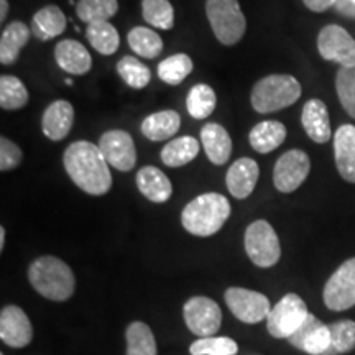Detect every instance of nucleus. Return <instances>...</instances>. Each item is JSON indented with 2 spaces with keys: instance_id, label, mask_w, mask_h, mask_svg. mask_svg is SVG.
Wrapping results in <instances>:
<instances>
[{
  "instance_id": "f257e3e1",
  "label": "nucleus",
  "mask_w": 355,
  "mask_h": 355,
  "mask_svg": "<svg viewBox=\"0 0 355 355\" xmlns=\"http://www.w3.org/2000/svg\"><path fill=\"white\" fill-rule=\"evenodd\" d=\"M63 165L73 183L91 196H104L112 188V175L99 145L79 140L63 155Z\"/></svg>"
},
{
  "instance_id": "f03ea898",
  "label": "nucleus",
  "mask_w": 355,
  "mask_h": 355,
  "mask_svg": "<svg viewBox=\"0 0 355 355\" xmlns=\"http://www.w3.org/2000/svg\"><path fill=\"white\" fill-rule=\"evenodd\" d=\"M232 214L229 199L219 193H204L189 201L181 212V224L191 235L211 237L224 227Z\"/></svg>"
},
{
  "instance_id": "7ed1b4c3",
  "label": "nucleus",
  "mask_w": 355,
  "mask_h": 355,
  "mask_svg": "<svg viewBox=\"0 0 355 355\" xmlns=\"http://www.w3.org/2000/svg\"><path fill=\"white\" fill-rule=\"evenodd\" d=\"M28 279L33 290L51 301H68L76 290V278L69 265L56 257L44 255L32 261Z\"/></svg>"
},
{
  "instance_id": "20e7f679",
  "label": "nucleus",
  "mask_w": 355,
  "mask_h": 355,
  "mask_svg": "<svg viewBox=\"0 0 355 355\" xmlns=\"http://www.w3.org/2000/svg\"><path fill=\"white\" fill-rule=\"evenodd\" d=\"M301 97V84L290 74H270L252 89V107L259 114L286 109Z\"/></svg>"
},
{
  "instance_id": "39448f33",
  "label": "nucleus",
  "mask_w": 355,
  "mask_h": 355,
  "mask_svg": "<svg viewBox=\"0 0 355 355\" xmlns=\"http://www.w3.org/2000/svg\"><path fill=\"white\" fill-rule=\"evenodd\" d=\"M206 15L216 38L225 46L241 42L247 30V20L239 0H207Z\"/></svg>"
},
{
  "instance_id": "423d86ee",
  "label": "nucleus",
  "mask_w": 355,
  "mask_h": 355,
  "mask_svg": "<svg viewBox=\"0 0 355 355\" xmlns=\"http://www.w3.org/2000/svg\"><path fill=\"white\" fill-rule=\"evenodd\" d=\"M308 306L296 293H288L273 306L266 318V329L275 339H290L308 318Z\"/></svg>"
},
{
  "instance_id": "0eeeda50",
  "label": "nucleus",
  "mask_w": 355,
  "mask_h": 355,
  "mask_svg": "<svg viewBox=\"0 0 355 355\" xmlns=\"http://www.w3.org/2000/svg\"><path fill=\"white\" fill-rule=\"evenodd\" d=\"M245 252L252 263L260 268L277 265L282 257V245L272 224L266 220H255L245 230Z\"/></svg>"
},
{
  "instance_id": "6e6552de",
  "label": "nucleus",
  "mask_w": 355,
  "mask_h": 355,
  "mask_svg": "<svg viewBox=\"0 0 355 355\" xmlns=\"http://www.w3.org/2000/svg\"><path fill=\"white\" fill-rule=\"evenodd\" d=\"M183 316L188 329L198 337H212L220 329L222 311L207 296H193L186 301Z\"/></svg>"
},
{
  "instance_id": "1a4fd4ad",
  "label": "nucleus",
  "mask_w": 355,
  "mask_h": 355,
  "mask_svg": "<svg viewBox=\"0 0 355 355\" xmlns=\"http://www.w3.org/2000/svg\"><path fill=\"white\" fill-rule=\"evenodd\" d=\"M324 304L331 311H347L355 306V257L345 260L331 278L322 291Z\"/></svg>"
},
{
  "instance_id": "9d476101",
  "label": "nucleus",
  "mask_w": 355,
  "mask_h": 355,
  "mask_svg": "<svg viewBox=\"0 0 355 355\" xmlns=\"http://www.w3.org/2000/svg\"><path fill=\"white\" fill-rule=\"evenodd\" d=\"M318 50L324 60L340 68H355V40L339 25H327L319 32Z\"/></svg>"
},
{
  "instance_id": "9b49d317",
  "label": "nucleus",
  "mask_w": 355,
  "mask_h": 355,
  "mask_svg": "<svg viewBox=\"0 0 355 355\" xmlns=\"http://www.w3.org/2000/svg\"><path fill=\"white\" fill-rule=\"evenodd\" d=\"M224 298L234 316L245 324H257L263 321L272 311L270 301L265 295H261L259 291L247 290V288H227Z\"/></svg>"
},
{
  "instance_id": "f8f14e48",
  "label": "nucleus",
  "mask_w": 355,
  "mask_h": 355,
  "mask_svg": "<svg viewBox=\"0 0 355 355\" xmlns=\"http://www.w3.org/2000/svg\"><path fill=\"white\" fill-rule=\"evenodd\" d=\"M311 171L309 157L303 150H288L277 159L273 183L279 193L290 194L304 183Z\"/></svg>"
},
{
  "instance_id": "ddd939ff",
  "label": "nucleus",
  "mask_w": 355,
  "mask_h": 355,
  "mask_svg": "<svg viewBox=\"0 0 355 355\" xmlns=\"http://www.w3.org/2000/svg\"><path fill=\"white\" fill-rule=\"evenodd\" d=\"M99 148L109 166L119 171H130L137 163V150L132 135L125 130H109L102 133Z\"/></svg>"
},
{
  "instance_id": "4468645a",
  "label": "nucleus",
  "mask_w": 355,
  "mask_h": 355,
  "mask_svg": "<svg viewBox=\"0 0 355 355\" xmlns=\"http://www.w3.org/2000/svg\"><path fill=\"white\" fill-rule=\"evenodd\" d=\"M0 339L13 349H24L32 343L33 327L20 306H6L0 313Z\"/></svg>"
},
{
  "instance_id": "2eb2a0df",
  "label": "nucleus",
  "mask_w": 355,
  "mask_h": 355,
  "mask_svg": "<svg viewBox=\"0 0 355 355\" xmlns=\"http://www.w3.org/2000/svg\"><path fill=\"white\" fill-rule=\"evenodd\" d=\"M288 343L304 354L321 355L331 344L329 326L309 313L303 326L288 339Z\"/></svg>"
},
{
  "instance_id": "dca6fc26",
  "label": "nucleus",
  "mask_w": 355,
  "mask_h": 355,
  "mask_svg": "<svg viewBox=\"0 0 355 355\" xmlns=\"http://www.w3.org/2000/svg\"><path fill=\"white\" fill-rule=\"evenodd\" d=\"M260 168L252 158H239L225 175V186L235 199H247L259 183Z\"/></svg>"
},
{
  "instance_id": "f3484780",
  "label": "nucleus",
  "mask_w": 355,
  "mask_h": 355,
  "mask_svg": "<svg viewBox=\"0 0 355 355\" xmlns=\"http://www.w3.org/2000/svg\"><path fill=\"white\" fill-rule=\"evenodd\" d=\"M55 60L64 73L73 74V76H84L92 68L91 53L83 43L76 40H61L55 46Z\"/></svg>"
},
{
  "instance_id": "a211bd4d",
  "label": "nucleus",
  "mask_w": 355,
  "mask_h": 355,
  "mask_svg": "<svg viewBox=\"0 0 355 355\" xmlns=\"http://www.w3.org/2000/svg\"><path fill=\"white\" fill-rule=\"evenodd\" d=\"M74 123V109L68 101L51 102L43 112L42 130L48 140L60 141L69 135Z\"/></svg>"
},
{
  "instance_id": "6ab92c4d",
  "label": "nucleus",
  "mask_w": 355,
  "mask_h": 355,
  "mask_svg": "<svg viewBox=\"0 0 355 355\" xmlns=\"http://www.w3.org/2000/svg\"><path fill=\"white\" fill-rule=\"evenodd\" d=\"M301 123L306 135L316 144H326L331 140V119L326 104L319 99H311L304 104L301 112Z\"/></svg>"
},
{
  "instance_id": "aec40b11",
  "label": "nucleus",
  "mask_w": 355,
  "mask_h": 355,
  "mask_svg": "<svg viewBox=\"0 0 355 355\" xmlns=\"http://www.w3.org/2000/svg\"><path fill=\"white\" fill-rule=\"evenodd\" d=\"M334 157L340 176L355 183V127L340 125L334 135Z\"/></svg>"
},
{
  "instance_id": "412c9836",
  "label": "nucleus",
  "mask_w": 355,
  "mask_h": 355,
  "mask_svg": "<svg viewBox=\"0 0 355 355\" xmlns=\"http://www.w3.org/2000/svg\"><path fill=\"white\" fill-rule=\"evenodd\" d=\"M201 144L209 162L217 166L227 163L232 155V139L219 123L211 122L201 128Z\"/></svg>"
},
{
  "instance_id": "4be33fe9",
  "label": "nucleus",
  "mask_w": 355,
  "mask_h": 355,
  "mask_svg": "<svg viewBox=\"0 0 355 355\" xmlns=\"http://www.w3.org/2000/svg\"><path fill=\"white\" fill-rule=\"evenodd\" d=\"M137 186L148 201L163 204L171 198L173 184L157 166H144L137 173Z\"/></svg>"
},
{
  "instance_id": "5701e85b",
  "label": "nucleus",
  "mask_w": 355,
  "mask_h": 355,
  "mask_svg": "<svg viewBox=\"0 0 355 355\" xmlns=\"http://www.w3.org/2000/svg\"><path fill=\"white\" fill-rule=\"evenodd\" d=\"M66 25H68V19L60 7L44 6L33 15L30 28H32L33 37L40 42H50L64 32Z\"/></svg>"
},
{
  "instance_id": "b1692460",
  "label": "nucleus",
  "mask_w": 355,
  "mask_h": 355,
  "mask_svg": "<svg viewBox=\"0 0 355 355\" xmlns=\"http://www.w3.org/2000/svg\"><path fill=\"white\" fill-rule=\"evenodd\" d=\"M140 128L148 140L165 141L175 137L181 128V117L176 110H159L145 117Z\"/></svg>"
},
{
  "instance_id": "393cba45",
  "label": "nucleus",
  "mask_w": 355,
  "mask_h": 355,
  "mask_svg": "<svg viewBox=\"0 0 355 355\" xmlns=\"http://www.w3.org/2000/svg\"><path fill=\"white\" fill-rule=\"evenodd\" d=\"M32 37V28L24 21H12L3 28L0 37V63L13 64L19 58L20 51Z\"/></svg>"
},
{
  "instance_id": "a878e982",
  "label": "nucleus",
  "mask_w": 355,
  "mask_h": 355,
  "mask_svg": "<svg viewBox=\"0 0 355 355\" xmlns=\"http://www.w3.org/2000/svg\"><path fill=\"white\" fill-rule=\"evenodd\" d=\"M286 139V127L278 121L259 122L250 130L248 141L257 153L266 155L277 150Z\"/></svg>"
},
{
  "instance_id": "bb28decb",
  "label": "nucleus",
  "mask_w": 355,
  "mask_h": 355,
  "mask_svg": "<svg viewBox=\"0 0 355 355\" xmlns=\"http://www.w3.org/2000/svg\"><path fill=\"white\" fill-rule=\"evenodd\" d=\"M201 144L194 137L184 135L170 140L162 150V162L170 168H180L188 165L199 155Z\"/></svg>"
},
{
  "instance_id": "cd10ccee",
  "label": "nucleus",
  "mask_w": 355,
  "mask_h": 355,
  "mask_svg": "<svg viewBox=\"0 0 355 355\" xmlns=\"http://www.w3.org/2000/svg\"><path fill=\"white\" fill-rule=\"evenodd\" d=\"M86 38L91 46L104 56L117 53L119 44H121L117 28L110 21H96V24L87 25Z\"/></svg>"
},
{
  "instance_id": "c85d7f7f",
  "label": "nucleus",
  "mask_w": 355,
  "mask_h": 355,
  "mask_svg": "<svg viewBox=\"0 0 355 355\" xmlns=\"http://www.w3.org/2000/svg\"><path fill=\"white\" fill-rule=\"evenodd\" d=\"M128 46L133 53H137L140 58L146 60H155L162 55L163 51V40L157 32L146 26H135L127 35Z\"/></svg>"
},
{
  "instance_id": "c756f323",
  "label": "nucleus",
  "mask_w": 355,
  "mask_h": 355,
  "mask_svg": "<svg viewBox=\"0 0 355 355\" xmlns=\"http://www.w3.org/2000/svg\"><path fill=\"white\" fill-rule=\"evenodd\" d=\"M217 105V97L214 89L209 84H196L191 87L186 97V109L189 115L196 121H204L214 112Z\"/></svg>"
},
{
  "instance_id": "7c9ffc66",
  "label": "nucleus",
  "mask_w": 355,
  "mask_h": 355,
  "mask_svg": "<svg viewBox=\"0 0 355 355\" xmlns=\"http://www.w3.org/2000/svg\"><path fill=\"white\" fill-rule=\"evenodd\" d=\"M127 355H157V340L152 329L145 322L135 321L128 324L127 332Z\"/></svg>"
},
{
  "instance_id": "2f4dec72",
  "label": "nucleus",
  "mask_w": 355,
  "mask_h": 355,
  "mask_svg": "<svg viewBox=\"0 0 355 355\" xmlns=\"http://www.w3.org/2000/svg\"><path fill=\"white\" fill-rule=\"evenodd\" d=\"M193 60L184 53H176L158 64V78L170 86H178L193 73Z\"/></svg>"
},
{
  "instance_id": "473e14b6",
  "label": "nucleus",
  "mask_w": 355,
  "mask_h": 355,
  "mask_svg": "<svg viewBox=\"0 0 355 355\" xmlns=\"http://www.w3.org/2000/svg\"><path fill=\"white\" fill-rule=\"evenodd\" d=\"M119 12L117 0H78L76 15L84 24L109 21Z\"/></svg>"
},
{
  "instance_id": "72a5a7b5",
  "label": "nucleus",
  "mask_w": 355,
  "mask_h": 355,
  "mask_svg": "<svg viewBox=\"0 0 355 355\" xmlns=\"http://www.w3.org/2000/svg\"><path fill=\"white\" fill-rule=\"evenodd\" d=\"M28 91L19 78L3 74L0 78V107L3 110H19L28 104Z\"/></svg>"
},
{
  "instance_id": "f704fd0d",
  "label": "nucleus",
  "mask_w": 355,
  "mask_h": 355,
  "mask_svg": "<svg viewBox=\"0 0 355 355\" xmlns=\"http://www.w3.org/2000/svg\"><path fill=\"white\" fill-rule=\"evenodd\" d=\"M141 17L155 28L171 30L175 26V8L170 0H141Z\"/></svg>"
},
{
  "instance_id": "c9c22d12",
  "label": "nucleus",
  "mask_w": 355,
  "mask_h": 355,
  "mask_svg": "<svg viewBox=\"0 0 355 355\" xmlns=\"http://www.w3.org/2000/svg\"><path fill=\"white\" fill-rule=\"evenodd\" d=\"M331 344L321 355H343L355 349V322L350 319L332 322L329 326Z\"/></svg>"
},
{
  "instance_id": "e433bc0d",
  "label": "nucleus",
  "mask_w": 355,
  "mask_h": 355,
  "mask_svg": "<svg viewBox=\"0 0 355 355\" xmlns=\"http://www.w3.org/2000/svg\"><path fill=\"white\" fill-rule=\"evenodd\" d=\"M117 73L132 89H144L152 81V71L135 56H123L117 63Z\"/></svg>"
},
{
  "instance_id": "4c0bfd02",
  "label": "nucleus",
  "mask_w": 355,
  "mask_h": 355,
  "mask_svg": "<svg viewBox=\"0 0 355 355\" xmlns=\"http://www.w3.org/2000/svg\"><path fill=\"white\" fill-rule=\"evenodd\" d=\"M239 345L230 337H199L189 345L191 355H235Z\"/></svg>"
},
{
  "instance_id": "58836bf2",
  "label": "nucleus",
  "mask_w": 355,
  "mask_h": 355,
  "mask_svg": "<svg viewBox=\"0 0 355 355\" xmlns=\"http://www.w3.org/2000/svg\"><path fill=\"white\" fill-rule=\"evenodd\" d=\"M336 91L345 112L355 119V68H340L337 71Z\"/></svg>"
},
{
  "instance_id": "ea45409f",
  "label": "nucleus",
  "mask_w": 355,
  "mask_h": 355,
  "mask_svg": "<svg viewBox=\"0 0 355 355\" xmlns=\"http://www.w3.org/2000/svg\"><path fill=\"white\" fill-rule=\"evenodd\" d=\"M21 159H24V153H21L20 146L2 137L0 139V170L10 171L20 165Z\"/></svg>"
},
{
  "instance_id": "a19ab883",
  "label": "nucleus",
  "mask_w": 355,
  "mask_h": 355,
  "mask_svg": "<svg viewBox=\"0 0 355 355\" xmlns=\"http://www.w3.org/2000/svg\"><path fill=\"white\" fill-rule=\"evenodd\" d=\"M303 3L311 12H326L336 6V0H303Z\"/></svg>"
},
{
  "instance_id": "79ce46f5",
  "label": "nucleus",
  "mask_w": 355,
  "mask_h": 355,
  "mask_svg": "<svg viewBox=\"0 0 355 355\" xmlns=\"http://www.w3.org/2000/svg\"><path fill=\"white\" fill-rule=\"evenodd\" d=\"M334 8L340 15L355 19V2H352V0H336Z\"/></svg>"
},
{
  "instance_id": "37998d69",
  "label": "nucleus",
  "mask_w": 355,
  "mask_h": 355,
  "mask_svg": "<svg viewBox=\"0 0 355 355\" xmlns=\"http://www.w3.org/2000/svg\"><path fill=\"white\" fill-rule=\"evenodd\" d=\"M8 13V0H0V21H6Z\"/></svg>"
},
{
  "instance_id": "c03bdc74",
  "label": "nucleus",
  "mask_w": 355,
  "mask_h": 355,
  "mask_svg": "<svg viewBox=\"0 0 355 355\" xmlns=\"http://www.w3.org/2000/svg\"><path fill=\"white\" fill-rule=\"evenodd\" d=\"M6 227H0V250H3L6 247Z\"/></svg>"
},
{
  "instance_id": "a18cd8bd",
  "label": "nucleus",
  "mask_w": 355,
  "mask_h": 355,
  "mask_svg": "<svg viewBox=\"0 0 355 355\" xmlns=\"http://www.w3.org/2000/svg\"><path fill=\"white\" fill-rule=\"evenodd\" d=\"M64 83L68 84V86H71V84H73V79H71V78H66V79H64Z\"/></svg>"
},
{
  "instance_id": "49530a36",
  "label": "nucleus",
  "mask_w": 355,
  "mask_h": 355,
  "mask_svg": "<svg viewBox=\"0 0 355 355\" xmlns=\"http://www.w3.org/2000/svg\"><path fill=\"white\" fill-rule=\"evenodd\" d=\"M352 2H355V0H352Z\"/></svg>"
}]
</instances>
